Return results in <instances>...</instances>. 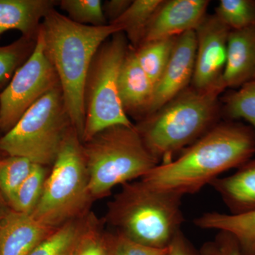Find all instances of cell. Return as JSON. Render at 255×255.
I'll list each match as a JSON object with an SVG mask.
<instances>
[{
    "label": "cell",
    "instance_id": "6da1fadb",
    "mask_svg": "<svg viewBox=\"0 0 255 255\" xmlns=\"http://www.w3.org/2000/svg\"><path fill=\"white\" fill-rule=\"evenodd\" d=\"M255 155V132L236 122L217 124L167 163L140 180L152 189L181 196L199 192L221 174L238 168Z\"/></svg>",
    "mask_w": 255,
    "mask_h": 255
},
{
    "label": "cell",
    "instance_id": "7a4b0ae2",
    "mask_svg": "<svg viewBox=\"0 0 255 255\" xmlns=\"http://www.w3.org/2000/svg\"><path fill=\"white\" fill-rule=\"evenodd\" d=\"M39 31L45 53L59 79L72 124L82 141L85 122L84 92L89 69L100 46L122 32V28L112 23L102 26L79 24L54 8L43 18Z\"/></svg>",
    "mask_w": 255,
    "mask_h": 255
},
{
    "label": "cell",
    "instance_id": "3957f363",
    "mask_svg": "<svg viewBox=\"0 0 255 255\" xmlns=\"http://www.w3.org/2000/svg\"><path fill=\"white\" fill-rule=\"evenodd\" d=\"M182 196L147 187L141 180L122 186L107 206L114 231L141 246L166 249L182 231Z\"/></svg>",
    "mask_w": 255,
    "mask_h": 255
},
{
    "label": "cell",
    "instance_id": "277c9868",
    "mask_svg": "<svg viewBox=\"0 0 255 255\" xmlns=\"http://www.w3.org/2000/svg\"><path fill=\"white\" fill-rule=\"evenodd\" d=\"M221 89L200 91L187 87L155 113L135 125L142 142L159 164L173 159L199 140L216 122Z\"/></svg>",
    "mask_w": 255,
    "mask_h": 255
},
{
    "label": "cell",
    "instance_id": "5b68a950",
    "mask_svg": "<svg viewBox=\"0 0 255 255\" xmlns=\"http://www.w3.org/2000/svg\"><path fill=\"white\" fill-rule=\"evenodd\" d=\"M82 145L95 201L110 195L117 186L142 179L159 164L135 125L107 128Z\"/></svg>",
    "mask_w": 255,
    "mask_h": 255
},
{
    "label": "cell",
    "instance_id": "8992f818",
    "mask_svg": "<svg viewBox=\"0 0 255 255\" xmlns=\"http://www.w3.org/2000/svg\"><path fill=\"white\" fill-rule=\"evenodd\" d=\"M81 139L74 127L69 130L46 178L33 219L57 228L90 211L93 203Z\"/></svg>",
    "mask_w": 255,
    "mask_h": 255
},
{
    "label": "cell",
    "instance_id": "52a82bcc",
    "mask_svg": "<svg viewBox=\"0 0 255 255\" xmlns=\"http://www.w3.org/2000/svg\"><path fill=\"white\" fill-rule=\"evenodd\" d=\"M72 127L60 85L33 104L16 125L0 137V152L51 167Z\"/></svg>",
    "mask_w": 255,
    "mask_h": 255
},
{
    "label": "cell",
    "instance_id": "ba28073f",
    "mask_svg": "<svg viewBox=\"0 0 255 255\" xmlns=\"http://www.w3.org/2000/svg\"><path fill=\"white\" fill-rule=\"evenodd\" d=\"M123 32L100 46L92 60L84 92L85 122L82 142L117 125H133L124 112L119 92L121 68L128 50Z\"/></svg>",
    "mask_w": 255,
    "mask_h": 255
},
{
    "label": "cell",
    "instance_id": "9c48e42d",
    "mask_svg": "<svg viewBox=\"0 0 255 255\" xmlns=\"http://www.w3.org/2000/svg\"><path fill=\"white\" fill-rule=\"evenodd\" d=\"M58 85L59 79L38 31L33 53L0 92V132L11 130L33 104Z\"/></svg>",
    "mask_w": 255,
    "mask_h": 255
},
{
    "label": "cell",
    "instance_id": "30bf717a",
    "mask_svg": "<svg viewBox=\"0 0 255 255\" xmlns=\"http://www.w3.org/2000/svg\"><path fill=\"white\" fill-rule=\"evenodd\" d=\"M231 30L216 14L206 15L195 30L196 53L191 87L200 91L221 89Z\"/></svg>",
    "mask_w": 255,
    "mask_h": 255
},
{
    "label": "cell",
    "instance_id": "8fae6325",
    "mask_svg": "<svg viewBox=\"0 0 255 255\" xmlns=\"http://www.w3.org/2000/svg\"><path fill=\"white\" fill-rule=\"evenodd\" d=\"M196 53L195 31L177 37L170 59L154 88L145 117L155 113L189 87L194 75Z\"/></svg>",
    "mask_w": 255,
    "mask_h": 255
},
{
    "label": "cell",
    "instance_id": "7c38bea8",
    "mask_svg": "<svg viewBox=\"0 0 255 255\" xmlns=\"http://www.w3.org/2000/svg\"><path fill=\"white\" fill-rule=\"evenodd\" d=\"M209 4L207 0H162L151 18L142 43L176 38L195 31L207 15Z\"/></svg>",
    "mask_w": 255,
    "mask_h": 255
},
{
    "label": "cell",
    "instance_id": "4fadbf2b",
    "mask_svg": "<svg viewBox=\"0 0 255 255\" xmlns=\"http://www.w3.org/2000/svg\"><path fill=\"white\" fill-rule=\"evenodd\" d=\"M153 83L137 62L135 50L129 45L119 77L121 102L128 117L145 118L153 95Z\"/></svg>",
    "mask_w": 255,
    "mask_h": 255
},
{
    "label": "cell",
    "instance_id": "5bb4252c",
    "mask_svg": "<svg viewBox=\"0 0 255 255\" xmlns=\"http://www.w3.org/2000/svg\"><path fill=\"white\" fill-rule=\"evenodd\" d=\"M55 229L11 210L0 222V255H28Z\"/></svg>",
    "mask_w": 255,
    "mask_h": 255
},
{
    "label": "cell",
    "instance_id": "9a60e30c",
    "mask_svg": "<svg viewBox=\"0 0 255 255\" xmlns=\"http://www.w3.org/2000/svg\"><path fill=\"white\" fill-rule=\"evenodd\" d=\"M255 80V26L230 31L228 55L223 72L225 89L239 88Z\"/></svg>",
    "mask_w": 255,
    "mask_h": 255
},
{
    "label": "cell",
    "instance_id": "2e32d148",
    "mask_svg": "<svg viewBox=\"0 0 255 255\" xmlns=\"http://www.w3.org/2000/svg\"><path fill=\"white\" fill-rule=\"evenodd\" d=\"M55 0H0V37L10 30L36 39L43 18L58 5Z\"/></svg>",
    "mask_w": 255,
    "mask_h": 255
},
{
    "label": "cell",
    "instance_id": "e0dca14e",
    "mask_svg": "<svg viewBox=\"0 0 255 255\" xmlns=\"http://www.w3.org/2000/svg\"><path fill=\"white\" fill-rule=\"evenodd\" d=\"M219 194L230 214L239 215L255 210V158L238 167L234 174L219 177L210 184Z\"/></svg>",
    "mask_w": 255,
    "mask_h": 255
},
{
    "label": "cell",
    "instance_id": "ac0fdd59",
    "mask_svg": "<svg viewBox=\"0 0 255 255\" xmlns=\"http://www.w3.org/2000/svg\"><path fill=\"white\" fill-rule=\"evenodd\" d=\"M194 223L201 229L225 231L232 235L243 255L249 254L255 248V210L239 215L205 213L194 219Z\"/></svg>",
    "mask_w": 255,
    "mask_h": 255
},
{
    "label": "cell",
    "instance_id": "d6986e66",
    "mask_svg": "<svg viewBox=\"0 0 255 255\" xmlns=\"http://www.w3.org/2000/svg\"><path fill=\"white\" fill-rule=\"evenodd\" d=\"M90 212L55 228L28 255H74L87 231L97 221Z\"/></svg>",
    "mask_w": 255,
    "mask_h": 255
},
{
    "label": "cell",
    "instance_id": "ffe728a7",
    "mask_svg": "<svg viewBox=\"0 0 255 255\" xmlns=\"http://www.w3.org/2000/svg\"><path fill=\"white\" fill-rule=\"evenodd\" d=\"M162 2V0H134L123 14L111 23L122 28L130 46L136 48L143 41L151 18Z\"/></svg>",
    "mask_w": 255,
    "mask_h": 255
},
{
    "label": "cell",
    "instance_id": "44dd1931",
    "mask_svg": "<svg viewBox=\"0 0 255 255\" xmlns=\"http://www.w3.org/2000/svg\"><path fill=\"white\" fill-rule=\"evenodd\" d=\"M49 172L48 167L33 164L30 172L8 201L12 211L27 215L33 213L41 199Z\"/></svg>",
    "mask_w": 255,
    "mask_h": 255
},
{
    "label": "cell",
    "instance_id": "7402d4cb",
    "mask_svg": "<svg viewBox=\"0 0 255 255\" xmlns=\"http://www.w3.org/2000/svg\"><path fill=\"white\" fill-rule=\"evenodd\" d=\"M177 38L143 42L134 48L139 65L154 86L159 81L170 59Z\"/></svg>",
    "mask_w": 255,
    "mask_h": 255
},
{
    "label": "cell",
    "instance_id": "603a6c76",
    "mask_svg": "<svg viewBox=\"0 0 255 255\" xmlns=\"http://www.w3.org/2000/svg\"><path fill=\"white\" fill-rule=\"evenodd\" d=\"M36 39L20 37L10 44L0 46V92L11 81L14 73L29 58Z\"/></svg>",
    "mask_w": 255,
    "mask_h": 255
},
{
    "label": "cell",
    "instance_id": "cb8c5ba5",
    "mask_svg": "<svg viewBox=\"0 0 255 255\" xmlns=\"http://www.w3.org/2000/svg\"><path fill=\"white\" fill-rule=\"evenodd\" d=\"M215 14L231 31L255 26V0H221Z\"/></svg>",
    "mask_w": 255,
    "mask_h": 255
},
{
    "label": "cell",
    "instance_id": "d4e9b609",
    "mask_svg": "<svg viewBox=\"0 0 255 255\" xmlns=\"http://www.w3.org/2000/svg\"><path fill=\"white\" fill-rule=\"evenodd\" d=\"M223 101V110L228 118L246 121L255 132V80L231 92Z\"/></svg>",
    "mask_w": 255,
    "mask_h": 255
},
{
    "label": "cell",
    "instance_id": "484cf974",
    "mask_svg": "<svg viewBox=\"0 0 255 255\" xmlns=\"http://www.w3.org/2000/svg\"><path fill=\"white\" fill-rule=\"evenodd\" d=\"M58 5L74 22L92 26L107 25L100 0H61Z\"/></svg>",
    "mask_w": 255,
    "mask_h": 255
},
{
    "label": "cell",
    "instance_id": "4316f807",
    "mask_svg": "<svg viewBox=\"0 0 255 255\" xmlns=\"http://www.w3.org/2000/svg\"><path fill=\"white\" fill-rule=\"evenodd\" d=\"M33 164L22 157L0 158V192L9 201L16 188L31 170Z\"/></svg>",
    "mask_w": 255,
    "mask_h": 255
},
{
    "label": "cell",
    "instance_id": "83f0119b",
    "mask_svg": "<svg viewBox=\"0 0 255 255\" xmlns=\"http://www.w3.org/2000/svg\"><path fill=\"white\" fill-rule=\"evenodd\" d=\"M108 233L102 228L100 220L82 237L74 255H109Z\"/></svg>",
    "mask_w": 255,
    "mask_h": 255
},
{
    "label": "cell",
    "instance_id": "f1b7e54d",
    "mask_svg": "<svg viewBox=\"0 0 255 255\" xmlns=\"http://www.w3.org/2000/svg\"><path fill=\"white\" fill-rule=\"evenodd\" d=\"M109 255H167V250L155 249L137 244L118 233H108Z\"/></svg>",
    "mask_w": 255,
    "mask_h": 255
},
{
    "label": "cell",
    "instance_id": "f546056e",
    "mask_svg": "<svg viewBox=\"0 0 255 255\" xmlns=\"http://www.w3.org/2000/svg\"><path fill=\"white\" fill-rule=\"evenodd\" d=\"M199 252L200 255H243L236 238L225 231H219L214 239L203 244Z\"/></svg>",
    "mask_w": 255,
    "mask_h": 255
},
{
    "label": "cell",
    "instance_id": "4dcf8cb0",
    "mask_svg": "<svg viewBox=\"0 0 255 255\" xmlns=\"http://www.w3.org/2000/svg\"><path fill=\"white\" fill-rule=\"evenodd\" d=\"M167 255H200L182 231L177 233L167 250Z\"/></svg>",
    "mask_w": 255,
    "mask_h": 255
},
{
    "label": "cell",
    "instance_id": "1f68e13d",
    "mask_svg": "<svg viewBox=\"0 0 255 255\" xmlns=\"http://www.w3.org/2000/svg\"><path fill=\"white\" fill-rule=\"evenodd\" d=\"M131 0H110L102 3L104 14L109 23L118 19L132 3Z\"/></svg>",
    "mask_w": 255,
    "mask_h": 255
},
{
    "label": "cell",
    "instance_id": "d6a6232c",
    "mask_svg": "<svg viewBox=\"0 0 255 255\" xmlns=\"http://www.w3.org/2000/svg\"><path fill=\"white\" fill-rule=\"evenodd\" d=\"M11 210L6 198L0 192V222L6 217Z\"/></svg>",
    "mask_w": 255,
    "mask_h": 255
},
{
    "label": "cell",
    "instance_id": "836d02e7",
    "mask_svg": "<svg viewBox=\"0 0 255 255\" xmlns=\"http://www.w3.org/2000/svg\"><path fill=\"white\" fill-rule=\"evenodd\" d=\"M245 255H255V248L254 250H253V251L251 252V253H249V254H247Z\"/></svg>",
    "mask_w": 255,
    "mask_h": 255
}]
</instances>
